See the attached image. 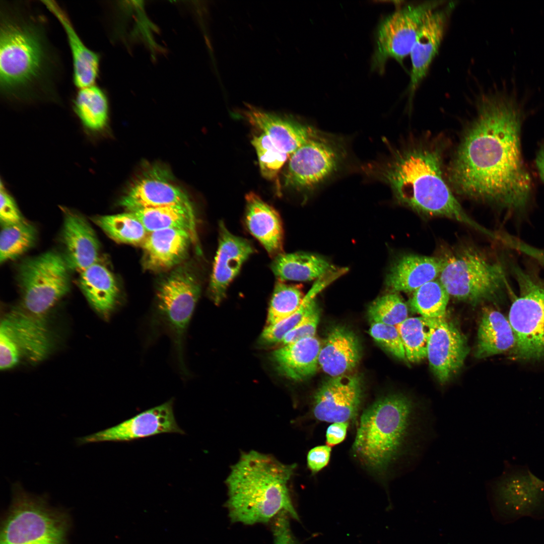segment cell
Returning a JSON list of instances; mask_svg holds the SVG:
<instances>
[{
  "instance_id": "cell-32",
  "label": "cell",
  "mask_w": 544,
  "mask_h": 544,
  "mask_svg": "<svg viewBox=\"0 0 544 544\" xmlns=\"http://www.w3.org/2000/svg\"><path fill=\"white\" fill-rule=\"evenodd\" d=\"M129 212L140 220L148 233L168 229L183 230L190 233L193 242L198 243L192 206L170 205L137 209Z\"/></svg>"
},
{
  "instance_id": "cell-48",
  "label": "cell",
  "mask_w": 544,
  "mask_h": 544,
  "mask_svg": "<svg viewBox=\"0 0 544 544\" xmlns=\"http://www.w3.org/2000/svg\"><path fill=\"white\" fill-rule=\"evenodd\" d=\"M349 423H333L327 428L326 432V442L327 445L334 446L342 443L346 438Z\"/></svg>"
},
{
  "instance_id": "cell-30",
  "label": "cell",
  "mask_w": 544,
  "mask_h": 544,
  "mask_svg": "<svg viewBox=\"0 0 544 544\" xmlns=\"http://www.w3.org/2000/svg\"><path fill=\"white\" fill-rule=\"evenodd\" d=\"M79 283L93 307L102 316L108 317L119 297V290L112 274L97 262L81 272Z\"/></svg>"
},
{
  "instance_id": "cell-6",
  "label": "cell",
  "mask_w": 544,
  "mask_h": 544,
  "mask_svg": "<svg viewBox=\"0 0 544 544\" xmlns=\"http://www.w3.org/2000/svg\"><path fill=\"white\" fill-rule=\"evenodd\" d=\"M12 502L1 531L0 544H65V516L49 507L45 496L12 484Z\"/></svg>"
},
{
  "instance_id": "cell-41",
  "label": "cell",
  "mask_w": 544,
  "mask_h": 544,
  "mask_svg": "<svg viewBox=\"0 0 544 544\" xmlns=\"http://www.w3.org/2000/svg\"><path fill=\"white\" fill-rule=\"evenodd\" d=\"M251 144L256 150L262 176L268 180L274 179L290 156L277 147L263 133L254 136Z\"/></svg>"
},
{
  "instance_id": "cell-13",
  "label": "cell",
  "mask_w": 544,
  "mask_h": 544,
  "mask_svg": "<svg viewBox=\"0 0 544 544\" xmlns=\"http://www.w3.org/2000/svg\"><path fill=\"white\" fill-rule=\"evenodd\" d=\"M491 489L499 514L528 515L544 506V481L533 474L527 465L505 461L502 474L492 482Z\"/></svg>"
},
{
  "instance_id": "cell-20",
  "label": "cell",
  "mask_w": 544,
  "mask_h": 544,
  "mask_svg": "<svg viewBox=\"0 0 544 544\" xmlns=\"http://www.w3.org/2000/svg\"><path fill=\"white\" fill-rule=\"evenodd\" d=\"M62 210L63 258L69 268L81 273L98 262L99 241L91 225L80 214L64 207Z\"/></svg>"
},
{
  "instance_id": "cell-2",
  "label": "cell",
  "mask_w": 544,
  "mask_h": 544,
  "mask_svg": "<svg viewBox=\"0 0 544 544\" xmlns=\"http://www.w3.org/2000/svg\"><path fill=\"white\" fill-rule=\"evenodd\" d=\"M443 145L435 139L410 142L363 169L369 176L386 184L402 206L423 215L458 221L492 236L467 214L445 180Z\"/></svg>"
},
{
  "instance_id": "cell-17",
  "label": "cell",
  "mask_w": 544,
  "mask_h": 544,
  "mask_svg": "<svg viewBox=\"0 0 544 544\" xmlns=\"http://www.w3.org/2000/svg\"><path fill=\"white\" fill-rule=\"evenodd\" d=\"M455 5V2H450L434 11L427 18L417 35L410 54L412 66L407 92L410 104L438 53L447 23Z\"/></svg>"
},
{
  "instance_id": "cell-42",
  "label": "cell",
  "mask_w": 544,
  "mask_h": 544,
  "mask_svg": "<svg viewBox=\"0 0 544 544\" xmlns=\"http://www.w3.org/2000/svg\"><path fill=\"white\" fill-rule=\"evenodd\" d=\"M369 332L374 339L387 352L399 360L407 361L404 347L396 326L372 322Z\"/></svg>"
},
{
  "instance_id": "cell-26",
  "label": "cell",
  "mask_w": 544,
  "mask_h": 544,
  "mask_svg": "<svg viewBox=\"0 0 544 544\" xmlns=\"http://www.w3.org/2000/svg\"><path fill=\"white\" fill-rule=\"evenodd\" d=\"M2 321L29 360L38 362L48 354L51 340L43 318L30 314L21 307L12 310Z\"/></svg>"
},
{
  "instance_id": "cell-31",
  "label": "cell",
  "mask_w": 544,
  "mask_h": 544,
  "mask_svg": "<svg viewBox=\"0 0 544 544\" xmlns=\"http://www.w3.org/2000/svg\"><path fill=\"white\" fill-rule=\"evenodd\" d=\"M270 268L281 282L318 280L337 269L322 257L303 252L282 253L274 257Z\"/></svg>"
},
{
  "instance_id": "cell-3",
  "label": "cell",
  "mask_w": 544,
  "mask_h": 544,
  "mask_svg": "<svg viewBox=\"0 0 544 544\" xmlns=\"http://www.w3.org/2000/svg\"><path fill=\"white\" fill-rule=\"evenodd\" d=\"M1 6V94L19 101L51 94L57 62L44 25L22 5Z\"/></svg>"
},
{
  "instance_id": "cell-44",
  "label": "cell",
  "mask_w": 544,
  "mask_h": 544,
  "mask_svg": "<svg viewBox=\"0 0 544 544\" xmlns=\"http://www.w3.org/2000/svg\"><path fill=\"white\" fill-rule=\"evenodd\" d=\"M21 350L7 325L1 322L0 328V367L7 370L19 362Z\"/></svg>"
},
{
  "instance_id": "cell-11",
  "label": "cell",
  "mask_w": 544,
  "mask_h": 544,
  "mask_svg": "<svg viewBox=\"0 0 544 544\" xmlns=\"http://www.w3.org/2000/svg\"><path fill=\"white\" fill-rule=\"evenodd\" d=\"M443 1H428L409 4L386 17L377 29L372 69L382 73L387 60L402 63L410 55L417 35L428 16L443 5Z\"/></svg>"
},
{
  "instance_id": "cell-43",
  "label": "cell",
  "mask_w": 544,
  "mask_h": 544,
  "mask_svg": "<svg viewBox=\"0 0 544 544\" xmlns=\"http://www.w3.org/2000/svg\"><path fill=\"white\" fill-rule=\"evenodd\" d=\"M319 319V310L314 300L312 301L310 309L303 320L288 332L281 343L286 345L315 336Z\"/></svg>"
},
{
  "instance_id": "cell-8",
  "label": "cell",
  "mask_w": 544,
  "mask_h": 544,
  "mask_svg": "<svg viewBox=\"0 0 544 544\" xmlns=\"http://www.w3.org/2000/svg\"><path fill=\"white\" fill-rule=\"evenodd\" d=\"M512 269L519 288L508 316L516 339L512 356L523 361L543 358L544 279L515 264Z\"/></svg>"
},
{
  "instance_id": "cell-15",
  "label": "cell",
  "mask_w": 544,
  "mask_h": 544,
  "mask_svg": "<svg viewBox=\"0 0 544 544\" xmlns=\"http://www.w3.org/2000/svg\"><path fill=\"white\" fill-rule=\"evenodd\" d=\"M184 434L174 414L173 401L143 412L115 426L78 438V445L104 441H130L163 433Z\"/></svg>"
},
{
  "instance_id": "cell-16",
  "label": "cell",
  "mask_w": 544,
  "mask_h": 544,
  "mask_svg": "<svg viewBox=\"0 0 544 544\" xmlns=\"http://www.w3.org/2000/svg\"><path fill=\"white\" fill-rule=\"evenodd\" d=\"M468 352L466 338L453 323L446 317L434 320L427 358L440 383H445L460 370Z\"/></svg>"
},
{
  "instance_id": "cell-45",
  "label": "cell",
  "mask_w": 544,
  "mask_h": 544,
  "mask_svg": "<svg viewBox=\"0 0 544 544\" xmlns=\"http://www.w3.org/2000/svg\"><path fill=\"white\" fill-rule=\"evenodd\" d=\"M0 201V221L3 226L17 224L24 220L15 200L2 181Z\"/></svg>"
},
{
  "instance_id": "cell-33",
  "label": "cell",
  "mask_w": 544,
  "mask_h": 544,
  "mask_svg": "<svg viewBox=\"0 0 544 544\" xmlns=\"http://www.w3.org/2000/svg\"><path fill=\"white\" fill-rule=\"evenodd\" d=\"M74 110L84 128L96 134L106 127L108 120V103L103 91L93 85L79 89L73 101Z\"/></svg>"
},
{
  "instance_id": "cell-47",
  "label": "cell",
  "mask_w": 544,
  "mask_h": 544,
  "mask_svg": "<svg viewBox=\"0 0 544 544\" xmlns=\"http://www.w3.org/2000/svg\"><path fill=\"white\" fill-rule=\"evenodd\" d=\"M288 514L287 512L282 511L277 515L273 526L275 544H296L290 530Z\"/></svg>"
},
{
  "instance_id": "cell-4",
  "label": "cell",
  "mask_w": 544,
  "mask_h": 544,
  "mask_svg": "<svg viewBox=\"0 0 544 544\" xmlns=\"http://www.w3.org/2000/svg\"><path fill=\"white\" fill-rule=\"evenodd\" d=\"M407 396H381L361 414L352 453L377 477H385L402 459L416 455L428 435V415L420 414Z\"/></svg>"
},
{
  "instance_id": "cell-34",
  "label": "cell",
  "mask_w": 544,
  "mask_h": 544,
  "mask_svg": "<svg viewBox=\"0 0 544 544\" xmlns=\"http://www.w3.org/2000/svg\"><path fill=\"white\" fill-rule=\"evenodd\" d=\"M92 220L110 238L121 243L142 244L148 233L140 220L129 212L96 216Z\"/></svg>"
},
{
  "instance_id": "cell-19",
  "label": "cell",
  "mask_w": 544,
  "mask_h": 544,
  "mask_svg": "<svg viewBox=\"0 0 544 544\" xmlns=\"http://www.w3.org/2000/svg\"><path fill=\"white\" fill-rule=\"evenodd\" d=\"M169 177L166 171L152 169L133 183L120 205L128 212L175 205L192 206L186 194Z\"/></svg>"
},
{
  "instance_id": "cell-9",
  "label": "cell",
  "mask_w": 544,
  "mask_h": 544,
  "mask_svg": "<svg viewBox=\"0 0 544 544\" xmlns=\"http://www.w3.org/2000/svg\"><path fill=\"white\" fill-rule=\"evenodd\" d=\"M68 269L64 258L54 251L24 260L18 273L21 307L30 314L43 318L69 292Z\"/></svg>"
},
{
  "instance_id": "cell-39",
  "label": "cell",
  "mask_w": 544,
  "mask_h": 544,
  "mask_svg": "<svg viewBox=\"0 0 544 544\" xmlns=\"http://www.w3.org/2000/svg\"><path fill=\"white\" fill-rule=\"evenodd\" d=\"M304 297L297 286L278 281L268 310L267 326L276 324L293 314L301 305Z\"/></svg>"
},
{
  "instance_id": "cell-12",
  "label": "cell",
  "mask_w": 544,
  "mask_h": 544,
  "mask_svg": "<svg viewBox=\"0 0 544 544\" xmlns=\"http://www.w3.org/2000/svg\"><path fill=\"white\" fill-rule=\"evenodd\" d=\"M200 291L197 279L185 266L179 267L172 271L158 289L157 308L159 315L173 334L182 364L183 337Z\"/></svg>"
},
{
  "instance_id": "cell-7",
  "label": "cell",
  "mask_w": 544,
  "mask_h": 544,
  "mask_svg": "<svg viewBox=\"0 0 544 544\" xmlns=\"http://www.w3.org/2000/svg\"><path fill=\"white\" fill-rule=\"evenodd\" d=\"M444 259L439 281L455 299L477 304L496 298L507 286L503 267L475 248L464 247Z\"/></svg>"
},
{
  "instance_id": "cell-25",
  "label": "cell",
  "mask_w": 544,
  "mask_h": 544,
  "mask_svg": "<svg viewBox=\"0 0 544 544\" xmlns=\"http://www.w3.org/2000/svg\"><path fill=\"white\" fill-rule=\"evenodd\" d=\"M245 222L251 234L261 244L270 256L282 253L283 231L276 210L253 192L245 196Z\"/></svg>"
},
{
  "instance_id": "cell-49",
  "label": "cell",
  "mask_w": 544,
  "mask_h": 544,
  "mask_svg": "<svg viewBox=\"0 0 544 544\" xmlns=\"http://www.w3.org/2000/svg\"><path fill=\"white\" fill-rule=\"evenodd\" d=\"M535 165L539 177L544 183V141L540 146L535 159Z\"/></svg>"
},
{
  "instance_id": "cell-27",
  "label": "cell",
  "mask_w": 544,
  "mask_h": 544,
  "mask_svg": "<svg viewBox=\"0 0 544 544\" xmlns=\"http://www.w3.org/2000/svg\"><path fill=\"white\" fill-rule=\"evenodd\" d=\"M42 2L58 20L65 33L72 56L74 85L79 89L94 85L99 72V54L84 44L67 14L56 2Z\"/></svg>"
},
{
  "instance_id": "cell-29",
  "label": "cell",
  "mask_w": 544,
  "mask_h": 544,
  "mask_svg": "<svg viewBox=\"0 0 544 544\" xmlns=\"http://www.w3.org/2000/svg\"><path fill=\"white\" fill-rule=\"evenodd\" d=\"M515 342L508 318L494 308H485L478 331L475 357L482 359L511 352Z\"/></svg>"
},
{
  "instance_id": "cell-5",
  "label": "cell",
  "mask_w": 544,
  "mask_h": 544,
  "mask_svg": "<svg viewBox=\"0 0 544 544\" xmlns=\"http://www.w3.org/2000/svg\"><path fill=\"white\" fill-rule=\"evenodd\" d=\"M296 467L269 454L242 452L225 481L231 520L246 524L266 522L282 511L299 520L289 488Z\"/></svg>"
},
{
  "instance_id": "cell-36",
  "label": "cell",
  "mask_w": 544,
  "mask_h": 544,
  "mask_svg": "<svg viewBox=\"0 0 544 544\" xmlns=\"http://www.w3.org/2000/svg\"><path fill=\"white\" fill-rule=\"evenodd\" d=\"M449 295L439 280L430 281L414 292L410 302L413 310L429 319L445 318Z\"/></svg>"
},
{
  "instance_id": "cell-35",
  "label": "cell",
  "mask_w": 544,
  "mask_h": 544,
  "mask_svg": "<svg viewBox=\"0 0 544 544\" xmlns=\"http://www.w3.org/2000/svg\"><path fill=\"white\" fill-rule=\"evenodd\" d=\"M434 320L421 316L410 317L396 325L407 361L417 363L427 358V347Z\"/></svg>"
},
{
  "instance_id": "cell-21",
  "label": "cell",
  "mask_w": 544,
  "mask_h": 544,
  "mask_svg": "<svg viewBox=\"0 0 544 544\" xmlns=\"http://www.w3.org/2000/svg\"><path fill=\"white\" fill-rule=\"evenodd\" d=\"M248 121L261 130L275 145L291 156L321 131L309 125L253 107L245 112Z\"/></svg>"
},
{
  "instance_id": "cell-1",
  "label": "cell",
  "mask_w": 544,
  "mask_h": 544,
  "mask_svg": "<svg viewBox=\"0 0 544 544\" xmlns=\"http://www.w3.org/2000/svg\"><path fill=\"white\" fill-rule=\"evenodd\" d=\"M524 115L515 90L484 94L449 164L459 194L512 212L527 206L531 180L521 150Z\"/></svg>"
},
{
  "instance_id": "cell-14",
  "label": "cell",
  "mask_w": 544,
  "mask_h": 544,
  "mask_svg": "<svg viewBox=\"0 0 544 544\" xmlns=\"http://www.w3.org/2000/svg\"><path fill=\"white\" fill-rule=\"evenodd\" d=\"M363 397L359 376L330 377L314 394L312 416L317 421L331 423L354 422L359 415Z\"/></svg>"
},
{
  "instance_id": "cell-40",
  "label": "cell",
  "mask_w": 544,
  "mask_h": 544,
  "mask_svg": "<svg viewBox=\"0 0 544 544\" xmlns=\"http://www.w3.org/2000/svg\"><path fill=\"white\" fill-rule=\"evenodd\" d=\"M368 315L371 323L396 326L407 318L408 309L396 293H391L375 299L368 308Z\"/></svg>"
},
{
  "instance_id": "cell-22",
  "label": "cell",
  "mask_w": 544,
  "mask_h": 544,
  "mask_svg": "<svg viewBox=\"0 0 544 544\" xmlns=\"http://www.w3.org/2000/svg\"><path fill=\"white\" fill-rule=\"evenodd\" d=\"M361 348L355 333L343 326H335L329 331L321 348L319 366L330 377L348 374L358 364Z\"/></svg>"
},
{
  "instance_id": "cell-46",
  "label": "cell",
  "mask_w": 544,
  "mask_h": 544,
  "mask_svg": "<svg viewBox=\"0 0 544 544\" xmlns=\"http://www.w3.org/2000/svg\"><path fill=\"white\" fill-rule=\"evenodd\" d=\"M331 447L328 445H320L310 449L307 456V466L313 473H316L324 468L328 463Z\"/></svg>"
},
{
  "instance_id": "cell-18",
  "label": "cell",
  "mask_w": 544,
  "mask_h": 544,
  "mask_svg": "<svg viewBox=\"0 0 544 544\" xmlns=\"http://www.w3.org/2000/svg\"><path fill=\"white\" fill-rule=\"evenodd\" d=\"M253 252L249 241L233 235L223 222H220L218 247L209 286L210 298L215 304L225 298L230 284Z\"/></svg>"
},
{
  "instance_id": "cell-37",
  "label": "cell",
  "mask_w": 544,
  "mask_h": 544,
  "mask_svg": "<svg viewBox=\"0 0 544 544\" xmlns=\"http://www.w3.org/2000/svg\"><path fill=\"white\" fill-rule=\"evenodd\" d=\"M36 236V227L25 220L3 225L0 235V262L16 258L26 252L34 244Z\"/></svg>"
},
{
  "instance_id": "cell-23",
  "label": "cell",
  "mask_w": 544,
  "mask_h": 544,
  "mask_svg": "<svg viewBox=\"0 0 544 544\" xmlns=\"http://www.w3.org/2000/svg\"><path fill=\"white\" fill-rule=\"evenodd\" d=\"M192 239L185 230L168 229L148 233L142 243L144 266L152 270L178 264L185 257Z\"/></svg>"
},
{
  "instance_id": "cell-10",
  "label": "cell",
  "mask_w": 544,
  "mask_h": 544,
  "mask_svg": "<svg viewBox=\"0 0 544 544\" xmlns=\"http://www.w3.org/2000/svg\"><path fill=\"white\" fill-rule=\"evenodd\" d=\"M344 142L320 132L290 157L285 183L300 191H311L335 174L347 157Z\"/></svg>"
},
{
  "instance_id": "cell-24",
  "label": "cell",
  "mask_w": 544,
  "mask_h": 544,
  "mask_svg": "<svg viewBox=\"0 0 544 544\" xmlns=\"http://www.w3.org/2000/svg\"><path fill=\"white\" fill-rule=\"evenodd\" d=\"M444 258L410 254L399 258L390 268L385 280L391 293L415 292L424 284L439 277Z\"/></svg>"
},
{
  "instance_id": "cell-28",
  "label": "cell",
  "mask_w": 544,
  "mask_h": 544,
  "mask_svg": "<svg viewBox=\"0 0 544 544\" xmlns=\"http://www.w3.org/2000/svg\"><path fill=\"white\" fill-rule=\"evenodd\" d=\"M320 348L319 340L313 336L283 345L272 353L271 358L281 375L303 380L316 372Z\"/></svg>"
},
{
  "instance_id": "cell-38",
  "label": "cell",
  "mask_w": 544,
  "mask_h": 544,
  "mask_svg": "<svg viewBox=\"0 0 544 544\" xmlns=\"http://www.w3.org/2000/svg\"><path fill=\"white\" fill-rule=\"evenodd\" d=\"M332 279L324 276L318 280L314 285L304 296L302 302L293 314L280 322L267 325L263 330L260 336V342L264 345H273L281 343L285 335L296 326L308 313L312 301L317 293L324 288Z\"/></svg>"
}]
</instances>
